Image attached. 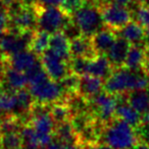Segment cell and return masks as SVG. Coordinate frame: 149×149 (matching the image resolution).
<instances>
[{"label":"cell","instance_id":"6da1fadb","mask_svg":"<svg viewBox=\"0 0 149 149\" xmlns=\"http://www.w3.org/2000/svg\"><path fill=\"white\" fill-rule=\"evenodd\" d=\"M149 72L146 70H133L126 66L114 68L104 82V91L114 95L128 94L135 90L148 89Z\"/></svg>","mask_w":149,"mask_h":149},{"label":"cell","instance_id":"7a4b0ae2","mask_svg":"<svg viewBox=\"0 0 149 149\" xmlns=\"http://www.w3.org/2000/svg\"><path fill=\"white\" fill-rule=\"evenodd\" d=\"M101 139L103 143L109 145L113 149H131L138 142L134 127L118 118H114L106 124Z\"/></svg>","mask_w":149,"mask_h":149},{"label":"cell","instance_id":"3957f363","mask_svg":"<svg viewBox=\"0 0 149 149\" xmlns=\"http://www.w3.org/2000/svg\"><path fill=\"white\" fill-rule=\"evenodd\" d=\"M28 124L34 128L43 149L54 139L55 122L50 114V105L35 102L30 113V120Z\"/></svg>","mask_w":149,"mask_h":149},{"label":"cell","instance_id":"277c9868","mask_svg":"<svg viewBox=\"0 0 149 149\" xmlns=\"http://www.w3.org/2000/svg\"><path fill=\"white\" fill-rule=\"evenodd\" d=\"M9 19L8 29L13 31H29L38 29L37 10L35 5H26L21 0L6 7Z\"/></svg>","mask_w":149,"mask_h":149},{"label":"cell","instance_id":"5b68a950","mask_svg":"<svg viewBox=\"0 0 149 149\" xmlns=\"http://www.w3.org/2000/svg\"><path fill=\"white\" fill-rule=\"evenodd\" d=\"M72 17L80 28L82 34L87 37H92L105 27L100 6L89 2L72 15Z\"/></svg>","mask_w":149,"mask_h":149},{"label":"cell","instance_id":"8992f818","mask_svg":"<svg viewBox=\"0 0 149 149\" xmlns=\"http://www.w3.org/2000/svg\"><path fill=\"white\" fill-rule=\"evenodd\" d=\"M118 96L108 92H100L89 99V111L96 120L106 125L116 118Z\"/></svg>","mask_w":149,"mask_h":149},{"label":"cell","instance_id":"52a82bcc","mask_svg":"<svg viewBox=\"0 0 149 149\" xmlns=\"http://www.w3.org/2000/svg\"><path fill=\"white\" fill-rule=\"evenodd\" d=\"M38 29L54 34L60 32L72 15H68L59 6H41L36 4Z\"/></svg>","mask_w":149,"mask_h":149},{"label":"cell","instance_id":"ba28073f","mask_svg":"<svg viewBox=\"0 0 149 149\" xmlns=\"http://www.w3.org/2000/svg\"><path fill=\"white\" fill-rule=\"evenodd\" d=\"M105 27L118 32L132 21L133 13L129 7L113 3H105L100 6Z\"/></svg>","mask_w":149,"mask_h":149},{"label":"cell","instance_id":"9c48e42d","mask_svg":"<svg viewBox=\"0 0 149 149\" xmlns=\"http://www.w3.org/2000/svg\"><path fill=\"white\" fill-rule=\"evenodd\" d=\"M40 59L45 72L54 81L59 82L70 72V61L57 55L49 48L40 56Z\"/></svg>","mask_w":149,"mask_h":149},{"label":"cell","instance_id":"30bf717a","mask_svg":"<svg viewBox=\"0 0 149 149\" xmlns=\"http://www.w3.org/2000/svg\"><path fill=\"white\" fill-rule=\"evenodd\" d=\"M116 33L131 45L146 46L149 43V33L137 21H131Z\"/></svg>","mask_w":149,"mask_h":149},{"label":"cell","instance_id":"8fae6325","mask_svg":"<svg viewBox=\"0 0 149 149\" xmlns=\"http://www.w3.org/2000/svg\"><path fill=\"white\" fill-rule=\"evenodd\" d=\"M113 66L105 54H97L94 58L88 59L85 74L100 78L105 81L113 72Z\"/></svg>","mask_w":149,"mask_h":149},{"label":"cell","instance_id":"7c38bea8","mask_svg":"<svg viewBox=\"0 0 149 149\" xmlns=\"http://www.w3.org/2000/svg\"><path fill=\"white\" fill-rule=\"evenodd\" d=\"M5 60H6L7 64L10 65L11 68L27 74L40 61V58L39 55L34 53L32 50L26 49L15 54H13Z\"/></svg>","mask_w":149,"mask_h":149},{"label":"cell","instance_id":"4fadbf2b","mask_svg":"<svg viewBox=\"0 0 149 149\" xmlns=\"http://www.w3.org/2000/svg\"><path fill=\"white\" fill-rule=\"evenodd\" d=\"M118 96V103L116 110V118L125 120L135 129L142 124V114L138 112L127 101L126 94Z\"/></svg>","mask_w":149,"mask_h":149},{"label":"cell","instance_id":"5bb4252c","mask_svg":"<svg viewBox=\"0 0 149 149\" xmlns=\"http://www.w3.org/2000/svg\"><path fill=\"white\" fill-rule=\"evenodd\" d=\"M118 35L116 31L104 27L91 37L94 49L97 54H106L112 47Z\"/></svg>","mask_w":149,"mask_h":149},{"label":"cell","instance_id":"9a60e30c","mask_svg":"<svg viewBox=\"0 0 149 149\" xmlns=\"http://www.w3.org/2000/svg\"><path fill=\"white\" fill-rule=\"evenodd\" d=\"M103 81L104 80L100 78L90 76V74L80 76L79 87H78L77 92L87 99H91L92 97L99 94L104 89Z\"/></svg>","mask_w":149,"mask_h":149},{"label":"cell","instance_id":"2e32d148","mask_svg":"<svg viewBox=\"0 0 149 149\" xmlns=\"http://www.w3.org/2000/svg\"><path fill=\"white\" fill-rule=\"evenodd\" d=\"M70 54L72 57H82L87 59L95 57L97 52L94 49L91 37L82 35L70 40Z\"/></svg>","mask_w":149,"mask_h":149},{"label":"cell","instance_id":"e0dca14e","mask_svg":"<svg viewBox=\"0 0 149 149\" xmlns=\"http://www.w3.org/2000/svg\"><path fill=\"white\" fill-rule=\"evenodd\" d=\"M130 47L131 44L126 39L118 36L114 44L112 45V47L105 54L109 59L110 63L112 64L113 68H118L125 65V61H126Z\"/></svg>","mask_w":149,"mask_h":149},{"label":"cell","instance_id":"ac0fdd59","mask_svg":"<svg viewBox=\"0 0 149 149\" xmlns=\"http://www.w3.org/2000/svg\"><path fill=\"white\" fill-rule=\"evenodd\" d=\"M124 66L133 70H146V46L131 45Z\"/></svg>","mask_w":149,"mask_h":149},{"label":"cell","instance_id":"d6986e66","mask_svg":"<svg viewBox=\"0 0 149 149\" xmlns=\"http://www.w3.org/2000/svg\"><path fill=\"white\" fill-rule=\"evenodd\" d=\"M49 49H51L57 55L61 56L62 58H64L68 61H70V58H72V54H70V41L61 31L56 32V33L51 35Z\"/></svg>","mask_w":149,"mask_h":149},{"label":"cell","instance_id":"ffe728a7","mask_svg":"<svg viewBox=\"0 0 149 149\" xmlns=\"http://www.w3.org/2000/svg\"><path fill=\"white\" fill-rule=\"evenodd\" d=\"M128 103L141 114L149 110V89L135 90L126 94Z\"/></svg>","mask_w":149,"mask_h":149},{"label":"cell","instance_id":"44dd1931","mask_svg":"<svg viewBox=\"0 0 149 149\" xmlns=\"http://www.w3.org/2000/svg\"><path fill=\"white\" fill-rule=\"evenodd\" d=\"M54 138L66 143L80 144L78 135L76 133V131L74 130V128H72L70 120H66V122L55 125Z\"/></svg>","mask_w":149,"mask_h":149},{"label":"cell","instance_id":"7402d4cb","mask_svg":"<svg viewBox=\"0 0 149 149\" xmlns=\"http://www.w3.org/2000/svg\"><path fill=\"white\" fill-rule=\"evenodd\" d=\"M50 38H51V34L43 31V30L37 29L35 31V34H34L33 40H32V43L30 45L29 49L32 50L37 55L41 56L49 48Z\"/></svg>","mask_w":149,"mask_h":149},{"label":"cell","instance_id":"603a6c76","mask_svg":"<svg viewBox=\"0 0 149 149\" xmlns=\"http://www.w3.org/2000/svg\"><path fill=\"white\" fill-rule=\"evenodd\" d=\"M50 114L55 122V125L70 120L72 118L70 107L64 101H58L50 104Z\"/></svg>","mask_w":149,"mask_h":149},{"label":"cell","instance_id":"cb8c5ba5","mask_svg":"<svg viewBox=\"0 0 149 149\" xmlns=\"http://www.w3.org/2000/svg\"><path fill=\"white\" fill-rule=\"evenodd\" d=\"M1 136V145L2 149H22L23 147V139L21 132L7 133Z\"/></svg>","mask_w":149,"mask_h":149},{"label":"cell","instance_id":"d4e9b609","mask_svg":"<svg viewBox=\"0 0 149 149\" xmlns=\"http://www.w3.org/2000/svg\"><path fill=\"white\" fill-rule=\"evenodd\" d=\"M79 81H80V76L74 72H70L62 80H60L59 83L61 85L62 89L64 90L66 95L72 93H76L79 87Z\"/></svg>","mask_w":149,"mask_h":149},{"label":"cell","instance_id":"484cf974","mask_svg":"<svg viewBox=\"0 0 149 149\" xmlns=\"http://www.w3.org/2000/svg\"><path fill=\"white\" fill-rule=\"evenodd\" d=\"M88 0H62L60 3V8L68 15H74L78 10L83 8L87 3Z\"/></svg>","mask_w":149,"mask_h":149},{"label":"cell","instance_id":"4316f807","mask_svg":"<svg viewBox=\"0 0 149 149\" xmlns=\"http://www.w3.org/2000/svg\"><path fill=\"white\" fill-rule=\"evenodd\" d=\"M133 15L136 17V21L149 33V5H140L134 9Z\"/></svg>","mask_w":149,"mask_h":149},{"label":"cell","instance_id":"83f0119b","mask_svg":"<svg viewBox=\"0 0 149 149\" xmlns=\"http://www.w3.org/2000/svg\"><path fill=\"white\" fill-rule=\"evenodd\" d=\"M44 149H84L83 145L66 143L54 138Z\"/></svg>","mask_w":149,"mask_h":149},{"label":"cell","instance_id":"f1b7e54d","mask_svg":"<svg viewBox=\"0 0 149 149\" xmlns=\"http://www.w3.org/2000/svg\"><path fill=\"white\" fill-rule=\"evenodd\" d=\"M135 130H136V134L138 137V141L149 144V123H142Z\"/></svg>","mask_w":149,"mask_h":149},{"label":"cell","instance_id":"f546056e","mask_svg":"<svg viewBox=\"0 0 149 149\" xmlns=\"http://www.w3.org/2000/svg\"><path fill=\"white\" fill-rule=\"evenodd\" d=\"M9 27V19L6 8L0 10V35L4 33Z\"/></svg>","mask_w":149,"mask_h":149},{"label":"cell","instance_id":"4dcf8cb0","mask_svg":"<svg viewBox=\"0 0 149 149\" xmlns=\"http://www.w3.org/2000/svg\"><path fill=\"white\" fill-rule=\"evenodd\" d=\"M62 0H38V4L41 6H59Z\"/></svg>","mask_w":149,"mask_h":149},{"label":"cell","instance_id":"1f68e13d","mask_svg":"<svg viewBox=\"0 0 149 149\" xmlns=\"http://www.w3.org/2000/svg\"><path fill=\"white\" fill-rule=\"evenodd\" d=\"M135 1H136V0H107L106 3H113V4L120 5V6L131 7V5H132Z\"/></svg>","mask_w":149,"mask_h":149},{"label":"cell","instance_id":"d6a6232c","mask_svg":"<svg viewBox=\"0 0 149 149\" xmlns=\"http://www.w3.org/2000/svg\"><path fill=\"white\" fill-rule=\"evenodd\" d=\"M87 149H113V148H112V147H110L109 145L105 144V143H102V144L95 143V144L88 145Z\"/></svg>","mask_w":149,"mask_h":149},{"label":"cell","instance_id":"836d02e7","mask_svg":"<svg viewBox=\"0 0 149 149\" xmlns=\"http://www.w3.org/2000/svg\"><path fill=\"white\" fill-rule=\"evenodd\" d=\"M131 149H149V144L148 143L138 141V142H137Z\"/></svg>","mask_w":149,"mask_h":149},{"label":"cell","instance_id":"e575fe53","mask_svg":"<svg viewBox=\"0 0 149 149\" xmlns=\"http://www.w3.org/2000/svg\"><path fill=\"white\" fill-rule=\"evenodd\" d=\"M88 1H89V3L98 5V6H101V5L105 4L107 2V0H88Z\"/></svg>","mask_w":149,"mask_h":149},{"label":"cell","instance_id":"d590c367","mask_svg":"<svg viewBox=\"0 0 149 149\" xmlns=\"http://www.w3.org/2000/svg\"><path fill=\"white\" fill-rule=\"evenodd\" d=\"M146 70L149 72V43L146 45Z\"/></svg>","mask_w":149,"mask_h":149},{"label":"cell","instance_id":"8d00e7d4","mask_svg":"<svg viewBox=\"0 0 149 149\" xmlns=\"http://www.w3.org/2000/svg\"><path fill=\"white\" fill-rule=\"evenodd\" d=\"M142 123H149V110L146 113L142 114Z\"/></svg>","mask_w":149,"mask_h":149},{"label":"cell","instance_id":"74e56055","mask_svg":"<svg viewBox=\"0 0 149 149\" xmlns=\"http://www.w3.org/2000/svg\"><path fill=\"white\" fill-rule=\"evenodd\" d=\"M17 1H19V0H3V3H4L5 7H8L9 5H11L13 3L17 2Z\"/></svg>","mask_w":149,"mask_h":149},{"label":"cell","instance_id":"f35d334b","mask_svg":"<svg viewBox=\"0 0 149 149\" xmlns=\"http://www.w3.org/2000/svg\"><path fill=\"white\" fill-rule=\"evenodd\" d=\"M140 5H149V0H136Z\"/></svg>","mask_w":149,"mask_h":149},{"label":"cell","instance_id":"ab89813d","mask_svg":"<svg viewBox=\"0 0 149 149\" xmlns=\"http://www.w3.org/2000/svg\"><path fill=\"white\" fill-rule=\"evenodd\" d=\"M6 7H5V5H4V3H3V0H0V10L1 9H5Z\"/></svg>","mask_w":149,"mask_h":149},{"label":"cell","instance_id":"60d3db41","mask_svg":"<svg viewBox=\"0 0 149 149\" xmlns=\"http://www.w3.org/2000/svg\"><path fill=\"white\" fill-rule=\"evenodd\" d=\"M0 149H2V145H1V136H0Z\"/></svg>","mask_w":149,"mask_h":149},{"label":"cell","instance_id":"b9f144b4","mask_svg":"<svg viewBox=\"0 0 149 149\" xmlns=\"http://www.w3.org/2000/svg\"><path fill=\"white\" fill-rule=\"evenodd\" d=\"M148 89H149V87H148Z\"/></svg>","mask_w":149,"mask_h":149}]
</instances>
